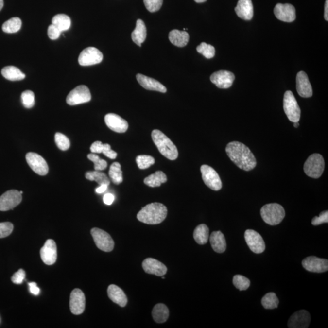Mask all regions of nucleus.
<instances>
[{"label":"nucleus","mask_w":328,"mask_h":328,"mask_svg":"<svg viewBox=\"0 0 328 328\" xmlns=\"http://www.w3.org/2000/svg\"><path fill=\"white\" fill-rule=\"evenodd\" d=\"M310 322V313L305 310H300L292 315L288 321V326L290 328H307Z\"/></svg>","instance_id":"4be33fe9"},{"label":"nucleus","mask_w":328,"mask_h":328,"mask_svg":"<svg viewBox=\"0 0 328 328\" xmlns=\"http://www.w3.org/2000/svg\"><path fill=\"white\" fill-rule=\"evenodd\" d=\"M196 50L208 59L214 57L215 55V49L214 46L204 42L198 46Z\"/></svg>","instance_id":"4c0bfd02"},{"label":"nucleus","mask_w":328,"mask_h":328,"mask_svg":"<svg viewBox=\"0 0 328 328\" xmlns=\"http://www.w3.org/2000/svg\"><path fill=\"white\" fill-rule=\"evenodd\" d=\"M91 235L96 246L102 251L109 252L113 250L114 242L110 235L99 228H93L91 230Z\"/></svg>","instance_id":"0eeeda50"},{"label":"nucleus","mask_w":328,"mask_h":328,"mask_svg":"<svg viewBox=\"0 0 328 328\" xmlns=\"http://www.w3.org/2000/svg\"><path fill=\"white\" fill-rule=\"evenodd\" d=\"M274 11L276 18L282 21L291 23L296 19L295 7L291 4H277Z\"/></svg>","instance_id":"dca6fc26"},{"label":"nucleus","mask_w":328,"mask_h":328,"mask_svg":"<svg viewBox=\"0 0 328 328\" xmlns=\"http://www.w3.org/2000/svg\"><path fill=\"white\" fill-rule=\"evenodd\" d=\"M40 256L44 263L52 265L57 257V245L53 240H48L40 250Z\"/></svg>","instance_id":"f3484780"},{"label":"nucleus","mask_w":328,"mask_h":328,"mask_svg":"<svg viewBox=\"0 0 328 328\" xmlns=\"http://www.w3.org/2000/svg\"><path fill=\"white\" fill-rule=\"evenodd\" d=\"M244 238L250 249L255 254H261L266 249L264 241L259 233L254 230H247Z\"/></svg>","instance_id":"9b49d317"},{"label":"nucleus","mask_w":328,"mask_h":328,"mask_svg":"<svg viewBox=\"0 0 328 328\" xmlns=\"http://www.w3.org/2000/svg\"><path fill=\"white\" fill-rule=\"evenodd\" d=\"M91 99V94L88 87L85 85H79L68 95L67 102L69 105H77L86 103Z\"/></svg>","instance_id":"1a4fd4ad"},{"label":"nucleus","mask_w":328,"mask_h":328,"mask_svg":"<svg viewBox=\"0 0 328 328\" xmlns=\"http://www.w3.org/2000/svg\"><path fill=\"white\" fill-rule=\"evenodd\" d=\"M108 186L106 184L101 185L99 187L96 189V192L97 193L101 194L104 193L108 188Z\"/></svg>","instance_id":"5fc2aeb1"},{"label":"nucleus","mask_w":328,"mask_h":328,"mask_svg":"<svg viewBox=\"0 0 328 328\" xmlns=\"http://www.w3.org/2000/svg\"><path fill=\"white\" fill-rule=\"evenodd\" d=\"M279 303L278 298L274 293H267L262 297L261 304L266 310H273L278 307Z\"/></svg>","instance_id":"e433bc0d"},{"label":"nucleus","mask_w":328,"mask_h":328,"mask_svg":"<svg viewBox=\"0 0 328 328\" xmlns=\"http://www.w3.org/2000/svg\"><path fill=\"white\" fill-rule=\"evenodd\" d=\"M108 295L109 299L114 303L118 304L121 307H125L127 304V297L122 289L118 286L111 284L108 288Z\"/></svg>","instance_id":"393cba45"},{"label":"nucleus","mask_w":328,"mask_h":328,"mask_svg":"<svg viewBox=\"0 0 328 328\" xmlns=\"http://www.w3.org/2000/svg\"><path fill=\"white\" fill-rule=\"evenodd\" d=\"M324 169V159L322 155L317 153L311 155L304 165V171L306 174L312 178H319Z\"/></svg>","instance_id":"39448f33"},{"label":"nucleus","mask_w":328,"mask_h":328,"mask_svg":"<svg viewBox=\"0 0 328 328\" xmlns=\"http://www.w3.org/2000/svg\"><path fill=\"white\" fill-rule=\"evenodd\" d=\"M324 17L326 21H328V0H326L325 5Z\"/></svg>","instance_id":"6e6d98bb"},{"label":"nucleus","mask_w":328,"mask_h":328,"mask_svg":"<svg viewBox=\"0 0 328 328\" xmlns=\"http://www.w3.org/2000/svg\"><path fill=\"white\" fill-rule=\"evenodd\" d=\"M136 163L140 169H147L153 164H155L154 158L148 155H138L136 159Z\"/></svg>","instance_id":"58836bf2"},{"label":"nucleus","mask_w":328,"mask_h":328,"mask_svg":"<svg viewBox=\"0 0 328 328\" xmlns=\"http://www.w3.org/2000/svg\"><path fill=\"white\" fill-rule=\"evenodd\" d=\"M293 123H294V124H293L294 127L298 128V126H299L298 122H293Z\"/></svg>","instance_id":"bf43d9fd"},{"label":"nucleus","mask_w":328,"mask_h":328,"mask_svg":"<svg viewBox=\"0 0 328 328\" xmlns=\"http://www.w3.org/2000/svg\"><path fill=\"white\" fill-rule=\"evenodd\" d=\"M152 316L155 322L158 323H164L166 322L169 317V309L164 304H157L153 308Z\"/></svg>","instance_id":"c756f323"},{"label":"nucleus","mask_w":328,"mask_h":328,"mask_svg":"<svg viewBox=\"0 0 328 328\" xmlns=\"http://www.w3.org/2000/svg\"><path fill=\"white\" fill-rule=\"evenodd\" d=\"M153 142L159 152L168 159L174 160L178 157V151L176 145L164 133L158 130H154L152 133Z\"/></svg>","instance_id":"7ed1b4c3"},{"label":"nucleus","mask_w":328,"mask_h":328,"mask_svg":"<svg viewBox=\"0 0 328 328\" xmlns=\"http://www.w3.org/2000/svg\"><path fill=\"white\" fill-rule=\"evenodd\" d=\"M4 6V1L3 0H0V11L2 9Z\"/></svg>","instance_id":"4d7b16f0"},{"label":"nucleus","mask_w":328,"mask_h":328,"mask_svg":"<svg viewBox=\"0 0 328 328\" xmlns=\"http://www.w3.org/2000/svg\"><path fill=\"white\" fill-rule=\"evenodd\" d=\"M25 271L23 269H20L13 275V276H12L11 280L15 284H21L23 283L24 278H25Z\"/></svg>","instance_id":"de8ad7c7"},{"label":"nucleus","mask_w":328,"mask_h":328,"mask_svg":"<svg viewBox=\"0 0 328 328\" xmlns=\"http://www.w3.org/2000/svg\"><path fill=\"white\" fill-rule=\"evenodd\" d=\"M146 8L150 12H155L161 8L163 0H143Z\"/></svg>","instance_id":"c03bdc74"},{"label":"nucleus","mask_w":328,"mask_h":328,"mask_svg":"<svg viewBox=\"0 0 328 328\" xmlns=\"http://www.w3.org/2000/svg\"><path fill=\"white\" fill-rule=\"evenodd\" d=\"M225 151L228 157L240 169L250 171L256 167V158L249 148L243 143L237 141L228 143Z\"/></svg>","instance_id":"f257e3e1"},{"label":"nucleus","mask_w":328,"mask_h":328,"mask_svg":"<svg viewBox=\"0 0 328 328\" xmlns=\"http://www.w3.org/2000/svg\"><path fill=\"white\" fill-rule=\"evenodd\" d=\"M109 176L114 184H119L122 182V172L121 170V165L119 162H114L111 164L109 170Z\"/></svg>","instance_id":"c9c22d12"},{"label":"nucleus","mask_w":328,"mask_h":328,"mask_svg":"<svg viewBox=\"0 0 328 328\" xmlns=\"http://www.w3.org/2000/svg\"><path fill=\"white\" fill-rule=\"evenodd\" d=\"M211 247L214 251L217 253H223L225 251L227 244L224 235L220 231H216L211 233L210 237Z\"/></svg>","instance_id":"a878e982"},{"label":"nucleus","mask_w":328,"mask_h":328,"mask_svg":"<svg viewBox=\"0 0 328 328\" xmlns=\"http://www.w3.org/2000/svg\"><path fill=\"white\" fill-rule=\"evenodd\" d=\"M19 193H20L21 194H23V191H19Z\"/></svg>","instance_id":"052dcab7"},{"label":"nucleus","mask_w":328,"mask_h":328,"mask_svg":"<svg viewBox=\"0 0 328 328\" xmlns=\"http://www.w3.org/2000/svg\"><path fill=\"white\" fill-rule=\"evenodd\" d=\"M136 79H137L138 84L142 86L143 88L150 91H155L165 93L167 92V88L160 84L157 80L152 78L146 76V75L141 74H138L136 75Z\"/></svg>","instance_id":"5701e85b"},{"label":"nucleus","mask_w":328,"mask_h":328,"mask_svg":"<svg viewBox=\"0 0 328 328\" xmlns=\"http://www.w3.org/2000/svg\"><path fill=\"white\" fill-rule=\"evenodd\" d=\"M193 237L198 244H206L209 238V229L204 224L197 226L194 230Z\"/></svg>","instance_id":"2f4dec72"},{"label":"nucleus","mask_w":328,"mask_h":328,"mask_svg":"<svg viewBox=\"0 0 328 328\" xmlns=\"http://www.w3.org/2000/svg\"><path fill=\"white\" fill-rule=\"evenodd\" d=\"M296 91L301 97L308 98L312 96V88L307 74L305 72H299L296 78Z\"/></svg>","instance_id":"412c9836"},{"label":"nucleus","mask_w":328,"mask_h":328,"mask_svg":"<svg viewBox=\"0 0 328 328\" xmlns=\"http://www.w3.org/2000/svg\"><path fill=\"white\" fill-rule=\"evenodd\" d=\"M142 267L146 273L159 276H164L167 272V267L162 262L152 258L146 259L142 262Z\"/></svg>","instance_id":"aec40b11"},{"label":"nucleus","mask_w":328,"mask_h":328,"mask_svg":"<svg viewBox=\"0 0 328 328\" xmlns=\"http://www.w3.org/2000/svg\"><path fill=\"white\" fill-rule=\"evenodd\" d=\"M328 223V211H324L320 213L319 216H315L312 220V224L313 225H318L323 223Z\"/></svg>","instance_id":"49530a36"},{"label":"nucleus","mask_w":328,"mask_h":328,"mask_svg":"<svg viewBox=\"0 0 328 328\" xmlns=\"http://www.w3.org/2000/svg\"><path fill=\"white\" fill-rule=\"evenodd\" d=\"M52 24L61 32L68 30L71 25V21L69 17L65 14H58L53 17Z\"/></svg>","instance_id":"473e14b6"},{"label":"nucleus","mask_w":328,"mask_h":328,"mask_svg":"<svg viewBox=\"0 0 328 328\" xmlns=\"http://www.w3.org/2000/svg\"><path fill=\"white\" fill-rule=\"evenodd\" d=\"M167 208L164 204L153 203L147 204L138 213V220L147 224L155 225L161 223L166 218Z\"/></svg>","instance_id":"f03ea898"},{"label":"nucleus","mask_w":328,"mask_h":328,"mask_svg":"<svg viewBox=\"0 0 328 328\" xmlns=\"http://www.w3.org/2000/svg\"><path fill=\"white\" fill-rule=\"evenodd\" d=\"M235 11L240 18L244 20H250L254 16V7L252 0H239Z\"/></svg>","instance_id":"b1692460"},{"label":"nucleus","mask_w":328,"mask_h":328,"mask_svg":"<svg viewBox=\"0 0 328 328\" xmlns=\"http://www.w3.org/2000/svg\"><path fill=\"white\" fill-rule=\"evenodd\" d=\"M102 153H103L105 156L111 159H115L117 155H118L116 152L111 150V146L108 144V143H104V150L102 151Z\"/></svg>","instance_id":"8fccbe9b"},{"label":"nucleus","mask_w":328,"mask_h":328,"mask_svg":"<svg viewBox=\"0 0 328 328\" xmlns=\"http://www.w3.org/2000/svg\"><path fill=\"white\" fill-rule=\"evenodd\" d=\"M114 201V196L111 193H106L104 196V203L106 205H111Z\"/></svg>","instance_id":"864d4df0"},{"label":"nucleus","mask_w":328,"mask_h":328,"mask_svg":"<svg viewBox=\"0 0 328 328\" xmlns=\"http://www.w3.org/2000/svg\"><path fill=\"white\" fill-rule=\"evenodd\" d=\"M103 60V54L98 49L89 47L82 51L79 57V63L81 66H91L98 64Z\"/></svg>","instance_id":"f8f14e48"},{"label":"nucleus","mask_w":328,"mask_h":328,"mask_svg":"<svg viewBox=\"0 0 328 328\" xmlns=\"http://www.w3.org/2000/svg\"><path fill=\"white\" fill-rule=\"evenodd\" d=\"M302 265L306 271L315 273H323L328 270V260L314 256L306 257L303 260Z\"/></svg>","instance_id":"4468645a"},{"label":"nucleus","mask_w":328,"mask_h":328,"mask_svg":"<svg viewBox=\"0 0 328 328\" xmlns=\"http://www.w3.org/2000/svg\"><path fill=\"white\" fill-rule=\"evenodd\" d=\"M61 33H62V32H61L57 27L53 25V24H51V25L49 26L48 35L51 40H56V39L59 38Z\"/></svg>","instance_id":"09e8293b"},{"label":"nucleus","mask_w":328,"mask_h":328,"mask_svg":"<svg viewBox=\"0 0 328 328\" xmlns=\"http://www.w3.org/2000/svg\"><path fill=\"white\" fill-rule=\"evenodd\" d=\"M194 1L197 2V3H202V2H206L207 0H194Z\"/></svg>","instance_id":"13d9d810"},{"label":"nucleus","mask_w":328,"mask_h":328,"mask_svg":"<svg viewBox=\"0 0 328 328\" xmlns=\"http://www.w3.org/2000/svg\"><path fill=\"white\" fill-rule=\"evenodd\" d=\"M167 181V177L164 172L157 171L144 179V183L150 187H157Z\"/></svg>","instance_id":"7c9ffc66"},{"label":"nucleus","mask_w":328,"mask_h":328,"mask_svg":"<svg viewBox=\"0 0 328 328\" xmlns=\"http://www.w3.org/2000/svg\"><path fill=\"white\" fill-rule=\"evenodd\" d=\"M55 142L60 150L65 151L70 147V141L67 136L60 133L55 135Z\"/></svg>","instance_id":"37998d69"},{"label":"nucleus","mask_w":328,"mask_h":328,"mask_svg":"<svg viewBox=\"0 0 328 328\" xmlns=\"http://www.w3.org/2000/svg\"><path fill=\"white\" fill-rule=\"evenodd\" d=\"M235 80V75L227 70H219L210 76L211 82L221 89H227L232 86Z\"/></svg>","instance_id":"2eb2a0df"},{"label":"nucleus","mask_w":328,"mask_h":328,"mask_svg":"<svg viewBox=\"0 0 328 328\" xmlns=\"http://www.w3.org/2000/svg\"><path fill=\"white\" fill-rule=\"evenodd\" d=\"M104 144L101 141H96L90 147L92 153H102L104 150Z\"/></svg>","instance_id":"3c124183"},{"label":"nucleus","mask_w":328,"mask_h":328,"mask_svg":"<svg viewBox=\"0 0 328 328\" xmlns=\"http://www.w3.org/2000/svg\"><path fill=\"white\" fill-rule=\"evenodd\" d=\"M1 74L5 79L11 81H18L23 80L26 77L25 74L22 72L20 69L14 66H7L2 68Z\"/></svg>","instance_id":"c85d7f7f"},{"label":"nucleus","mask_w":328,"mask_h":328,"mask_svg":"<svg viewBox=\"0 0 328 328\" xmlns=\"http://www.w3.org/2000/svg\"><path fill=\"white\" fill-rule=\"evenodd\" d=\"M233 283L240 291H245L249 288L250 281L249 279L241 275H236L233 276Z\"/></svg>","instance_id":"ea45409f"},{"label":"nucleus","mask_w":328,"mask_h":328,"mask_svg":"<svg viewBox=\"0 0 328 328\" xmlns=\"http://www.w3.org/2000/svg\"><path fill=\"white\" fill-rule=\"evenodd\" d=\"M169 38L173 45L177 47H184L189 42V35L186 31L174 29L170 32Z\"/></svg>","instance_id":"cd10ccee"},{"label":"nucleus","mask_w":328,"mask_h":328,"mask_svg":"<svg viewBox=\"0 0 328 328\" xmlns=\"http://www.w3.org/2000/svg\"><path fill=\"white\" fill-rule=\"evenodd\" d=\"M21 25V19L18 17H14L2 24V29L6 33H16L20 30Z\"/></svg>","instance_id":"72a5a7b5"},{"label":"nucleus","mask_w":328,"mask_h":328,"mask_svg":"<svg viewBox=\"0 0 328 328\" xmlns=\"http://www.w3.org/2000/svg\"><path fill=\"white\" fill-rule=\"evenodd\" d=\"M202 177L207 186L213 190L218 191L222 188V182L218 173L207 165L201 167Z\"/></svg>","instance_id":"6e6552de"},{"label":"nucleus","mask_w":328,"mask_h":328,"mask_svg":"<svg viewBox=\"0 0 328 328\" xmlns=\"http://www.w3.org/2000/svg\"><path fill=\"white\" fill-rule=\"evenodd\" d=\"M87 158L94 162L95 170L102 171V170L106 169L108 164H107L106 160L100 158L98 155H96V153L89 154L87 155Z\"/></svg>","instance_id":"79ce46f5"},{"label":"nucleus","mask_w":328,"mask_h":328,"mask_svg":"<svg viewBox=\"0 0 328 328\" xmlns=\"http://www.w3.org/2000/svg\"><path fill=\"white\" fill-rule=\"evenodd\" d=\"M106 125L110 130L116 133L126 132L128 128V123L125 119L121 118L118 114L109 113L104 117Z\"/></svg>","instance_id":"6ab92c4d"},{"label":"nucleus","mask_w":328,"mask_h":328,"mask_svg":"<svg viewBox=\"0 0 328 328\" xmlns=\"http://www.w3.org/2000/svg\"><path fill=\"white\" fill-rule=\"evenodd\" d=\"M261 215L262 220L267 224L276 225L279 224L285 217V210L280 204H267L261 208Z\"/></svg>","instance_id":"20e7f679"},{"label":"nucleus","mask_w":328,"mask_h":328,"mask_svg":"<svg viewBox=\"0 0 328 328\" xmlns=\"http://www.w3.org/2000/svg\"><path fill=\"white\" fill-rule=\"evenodd\" d=\"M26 159L29 167L35 173L41 176L48 174L49 167L47 162L41 155L35 153H28L26 155Z\"/></svg>","instance_id":"ddd939ff"},{"label":"nucleus","mask_w":328,"mask_h":328,"mask_svg":"<svg viewBox=\"0 0 328 328\" xmlns=\"http://www.w3.org/2000/svg\"><path fill=\"white\" fill-rule=\"evenodd\" d=\"M22 201L21 194L16 190L5 192L0 196V211L12 210L20 204Z\"/></svg>","instance_id":"9d476101"},{"label":"nucleus","mask_w":328,"mask_h":328,"mask_svg":"<svg viewBox=\"0 0 328 328\" xmlns=\"http://www.w3.org/2000/svg\"><path fill=\"white\" fill-rule=\"evenodd\" d=\"M283 108L289 121L293 122H298L301 110L295 96L291 91H287L284 95Z\"/></svg>","instance_id":"423d86ee"},{"label":"nucleus","mask_w":328,"mask_h":328,"mask_svg":"<svg viewBox=\"0 0 328 328\" xmlns=\"http://www.w3.org/2000/svg\"><path fill=\"white\" fill-rule=\"evenodd\" d=\"M14 229V225L11 223H0V238L8 237Z\"/></svg>","instance_id":"a18cd8bd"},{"label":"nucleus","mask_w":328,"mask_h":328,"mask_svg":"<svg viewBox=\"0 0 328 328\" xmlns=\"http://www.w3.org/2000/svg\"><path fill=\"white\" fill-rule=\"evenodd\" d=\"M70 310L73 314H82L85 308V296L79 289H75L70 295Z\"/></svg>","instance_id":"a211bd4d"},{"label":"nucleus","mask_w":328,"mask_h":328,"mask_svg":"<svg viewBox=\"0 0 328 328\" xmlns=\"http://www.w3.org/2000/svg\"><path fill=\"white\" fill-rule=\"evenodd\" d=\"M85 177L89 181L97 182L100 186L102 184H106L107 186H109L110 184L108 176L104 173L97 171V170L86 172L85 173Z\"/></svg>","instance_id":"f704fd0d"},{"label":"nucleus","mask_w":328,"mask_h":328,"mask_svg":"<svg viewBox=\"0 0 328 328\" xmlns=\"http://www.w3.org/2000/svg\"><path fill=\"white\" fill-rule=\"evenodd\" d=\"M146 37H147V28L145 24L142 19H138L136 22L135 30L131 34V38L134 43L140 47L142 43L144 42Z\"/></svg>","instance_id":"bb28decb"},{"label":"nucleus","mask_w":328,"mask_h":328,"mask_svg":"<svg viewBox=\"0 0 328 328\" xmlns=\"http://www.w3.org/2000/svg\"><path fill=\"white\" fill-rule=\"evenodd\" d=\"M29 286L30 292L33 295H38L39 293H40V289L38 288L35 282H31V283H29Z\"/></svg>","instance_id":"603ef678"},{"label":"nucleus","mask_w":328,"mask_h":328,"mask_svg":"<svg viewBox=\"0 0 328 328\" xmlns=\"http://www.w3.org/2000/svg\"><path fill=\"white\" fill-rule=\"evenodd\" d=\"M21 101L23 106L26 108H31L35 104V96L30 90H26L21 94Z\"/></svg>","instance_id":"a19ab883"}]
</instances>
